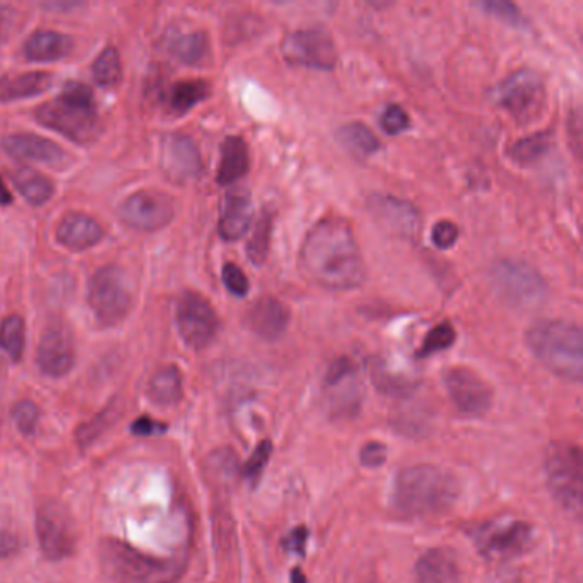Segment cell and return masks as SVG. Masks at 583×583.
Here are the masks:
<instances>
[{"label":"cell","mask_w":583,"mask_h":583,"mask_svg":"<svg viewBox=\"0 0 583 583\" xmlns=\"http://www.w3.org/2000/svg\"><path fill=\"white\" fill-rule=\"evenodd\" d=\"M252 218V201L247 192H233L228 195L221 219H219V235L222 240H240L249 231Z\"/></svg>","instance_id":"cell-23"},{"label":"cell","mask_w":583,"mask_h":583,"mask_svg":"<svg viewBox=\"0 0 583 583\" xmlns=\"http://www.w3.org/2000/svg\"><path fill=\"white\" fill-rule=\"evenodd\" d=\"M36 121L78 145H91L102 134L93 91L81 82H69L59 98L39 106Z\"/></svg>","instance_id":"cell-4"},{"label":"cell","mask_w":583,"mask_h":583,"mask_svg":"<svg viewBox=\"0 0 583 583\" xmlns=\"http://www.w3.org/2000/svg\"><path fill=\"white\" fill-rule=\"evenodd\" d=\"M432 240L439 250L450 249L459 240V228L451 221L436 222L435 228H433Z\"/></svg>","instance_id":"cell-44"},{"label":"cell","mask_w":583,"mask_h":583,"mask_svg":"<svg viewBox=\"0 0 583 583\" xmlns=\"http://www.w3.org/2000/svg\"><path fill=\"white\" fill-rule=\"evenodd\" d=\"M409 127V117L405 110L399 105H390L381 115V129L389 136L404 133Z\"/></svg>","instance_id":"cell-43"},{"label":"cell","mask_w":583,"mask_h":583,"mask_svg":"<svg viewBox=\"0 0 583 583\" xmlns=\"http://www.w3.org/2000/svg\"><path fill=\"white\" fill-rule=\"evenodd\" d=\"M222 283H225L228 292H230L231 295L238 296V298L245 296L250 289L249 279H247L243 271H241L237 264H231V262H228V264H225V267H222Z\"/></svg>","instance_id":"cell-42"},{"label":"cell","mask_w":583,"mask_h":583,"mask_svg":"<svg viewBox=\"0 0 583 583\" xmlns=\"http://www.w3.org/2000/svg\"><path fill=\"white\" fill-rule=\"evenodd\" d=\"M117 416L118 414L117 411H115V405H110V408L105 409L100 416L94 418L90 423L79 426L78 433H76V438H78L79 445H81V447H90L93 442H96V438H100V436L112 426L113 421L117 420Z\"/></svg>","instance_id":"cell-38"},{"label":"cell","mask_w":583,"mask_h":583,"mask_svg":"<svg viewBox=\"0 0 583 583\" xmlns=\"http://www.w3.org/2000/svg\"><path fill=\"white\" fill-rule=\"evenodd\" d=\"M12 421L16 424L18 432L24 436L35 435L39 421V409L35 402L21 401L12 409Z\"/></svg>","instance_id":"cell-39"},{"label":"cell","mask_w":583,"mask_h":583,"mask_svg":"<svg viewBox=\"0 0 583 583\" xmlns=\"http://www.w3.org/2000/svg\"><path fill=\"white\" fill-rule=\"evenodd\" d=\"M52 84L54 76L48 72H27L11 78H0V102L9 103L38 96L50 90Z\"/></svg>","instance_id":"cell-26"},{"label":"cell","mask_w":583,"mask_h":583,"mask_svg":"<svg viewBox=\"0 0 583 583\" xmlns=\"http://www.w3.org/2000/svg\"><path fill=\"white\" fill-rule=\"evenodd\" d=\"M38 368L50 378H62L75 368V338L69 327L60 320L48 323L39 339Z\"/></svg>","instance_id":"cell-16"},{"label":"cell","mask_w":583,"mask_h":583,"mask_svg":"<svg viewBox=\"0 0 583 583\" xmlns=\"http://www.w3.org/2000/svg\"><path fill=\"white\" fill-rule=\"evenodd\" d=\"M273 454V445L271 442H262L255 451L250 455V459L247 460L245 467H243V476L250 481H258L259 476L264 472L265 466H267L268 459Z\"/></svg>","instance_id":"cell-41"},{"label":"cell","mask_w":583,"mask_h":583,"mask_svg":"<svg viewBox=\"0 0 583 583\" xmlns=\"http://www.w3.org/2000/svg\"><path fill=\"white\" fill-rule=\"evenodd\" d=\"M450 401L464 416H482L490 411L493 392L472 369L455 366L444 377Z\"/></svg>","instance_id":"cell-15"},{"label":"cell","mask_w":583,"mask_h":583,"mask_svg":"<svg viewBox=\"0 0 583 583\" xmlns=\"http://www.w3.org/2000/svg\"><path fill=\"white\" fill-rule=\"evenodd\" d=\"M130 432L137 436L161 435V433L167 432V424L155 421L149 416H142L130 424Z\"/></svg>","instance_id":"cell-48"},{"label":"cell","mask_w":583,"mask_h":583,"mask_svg":"<svg viewBox=\"0 0 583 583\" xmlns=\"http://www.w3.org/2000/svg\"><path fill=\"white\" fill-rule=\"evenodd\" d=\"M173 57L187 66L204 62L209 52V39L204 32L175 33L168 39Z\"/></svg>","instance_id":"cell-30"},{"label":"cell","mask_w":583,"mask_h":583,"mask_svg":"<svg viewBox=\"0 0 583 583\" xmlns=\"http://www.w3.org/2000/svg\"><path fill=\"white\" fill-rule=\"evenodd\" d=\"M163 170L173 182H188L203 173V158L194 139L183 134L167 137L163 148Z\"/></svg>","instance_id":"cell-18"},{"label":"cell","mask_w":583,"mask_h":583,"mask_svg":"<svg viewBox=\"0 0 583 583\" xmlns=\"http://www.w3.org/2000/svg\"><path fill=\"white\" fill-rule=\"evenodd\" d=\"M180 335L192 350H204L219 329L215 308L198 293H183L176 305Z\"/></svg>","instance_id":"cell-13"},{"label":"cell","mask_w":583,"mask_h":583,"mask_svg":"<svg viewBox=\"0 0 583 583\" xmlns=\"http://www.w3.org/2000/svg\"><path fill=\"white\" fill-rule=\"evenodd\" d=\"M459 493V481L451 472L432 464H420L397 476L392 505L404 517H432L450 510Z\"/></svg>","instance_id":"cell-2"},{"label":"cell","mask_w":583,"mask_h":583,"mask_svg":"<svg viewBox=\"0 0 583 583\" xmlns=\"http://www.w3.org/2000/svg\"><path fill=\"white\" fill-rule=\"evenodd\" d=\"M88 301L100 325L113 327L121 323L133 307V292L124 271L117 265L98 268L90 281Z\"/></svg>","instance_id":"cell-8"},{"label":"cell","mask_w":583,"mask_h":583,"mask_svg":"<svg viewBox=\"0 0 583 583\" xmlns=\"http://www.w3.org/2000/svg\"><path fill=\"white\" fill-rule=\"evenodd\" d=\"M527 346L558 377H583V338L580 327L563 320H540L527 331Z\"/></svg>","instance_id":"cell-5"},{"label":"cell","mask_w":583,"mask_h":583,"mask_svg":"<svg viewBox=\"0 0 583 583\" xmlns=\"http://www.w3.org/2000/svg\"><path fill=\"white\" fill-rule=\"evenodd\" d=\"M368 371L369 380L374 384L375 389L384 393V396L408 397L418 387V381L411 380V378L404 377V375L396 374L380 358L369 359Z\"/></svg>","instance_id":"cell-27"},{"label":"cell","mask_w":583,"mask_h":583,"mask_svg":"<svg viewBox=\"0 0 583 583\" xmlns=\"http://www.w3.org/2000/svg\"><path fill=\"white\" fill-rule=\"evenodd\" d=\"M21 540L16 534L0 527V558H11L20 551Z\"/></svg>","instance_id":"cell-49"},{"label":"cell","mask_w":583,"mask_h":583,"mask_svg":"<svg viewBox=\"0 0 583 583\" xmlns=\"http://www.w3.org/2000/svg\"><path fill=\"white\" fill-rule=\"evenodd\" d=\"M103 228L100 222L94 221L91 216L82 215V213H70L64 216L57 228V240L60 245L72 252H82V250L91 249L96 245L98 241H102Z\"/></svg>","instance_id":"cell-22"},{"label":"cell","mask_w":583,"mask_h":583,"mask_svg":"<svg viewBox=\"0 0 583 583\" xmlns=\"http://www.w3.org/2000/svg\"><path fill=\"white\" fill-rule=\"evenodd\" d=\"M307 539H308V529L307 527H296L295 530L288 534L281 540V546H283L284 551L292 552V555H300L305 557L307 552Z\"/></svg>","instance_id":"cell-46"},{"label":"cell","mask_w":583,"mask_h":583,"mask_svg":"<svg viewBox=\"0 0 583 583\" xmlns=\"http://www.w3.org/2000/svg\"><path fill=\"white\" fill-rule=\"evenodd\" d=\"M369 210L378 225L390 235L401 238H412L420 230V213L404 198L393 195L375 194L368 201Z\"/></svg>","instance_id":"cell-17"},{"label":"cell","mask_w":583,"mask_h":583,"mask_svg":"<svg viewBox=\"0 0 583 583\" xmlns=\"http://www.w3.org/2000/svg\"><path fill=\"white\" fill-rule=\"evenodd\" d=\"M105 583H176L185 572L180 558H156L121 539H105L98 551Z\"/></svg>","instance_id":"cell-3"},{"label":"cell","mask_w":583,"mask_h":583,"mask_svg":"<svg viewBox=\"0 0 583 583\" xmlns=\"http://www.w3.org/2000/svg\"><path fill=\"white\" fill-rule=\"evenodd\" d=\"M416 583H460L459 558L448 548H435L424 552L414 567Z\"/></svg>","instance_id":"cell-21"},{"label":"cell","mask_w":583,"mask_h":583,"mask_svg":"<svg viewBox=\"0 0 583 583\" xmlns=\"http://www.w3.org/2000/svg\"><path fill=\"white\" fill-rule=\"evenodd\" d=\"M455 338L457 334H455L454 325L450 322L438 323L424 338L423 346L418 351V358H428L433 354L448 350L455 343Z\"/></svg>","instance_id":"cell-37"},{"label":"cell","mask_w":583,"mask_h":583,"mask_svg":"<svg viewBox=\"0 0 583 583\" xmlns=\"http://www.w3.org/2000/svg\"><path fill=\"white\" fill-rule=\"evenodd\" d=\"M12 11L8 5L0 4V42H4L8 36L9 30H11Z\"/></svg>","instance_id":"cell-50"},{"label":"cell","mask_w":583,"mask_h":583,"mask_svg":"<svg viewBox=\"0 0 583 583\" xmlns=\"http://www.w3.org/2000/svg\"><path fill=\"white\" fill-rule=\"evenodd\" d=\"M36 537L48 561L72 557L78 546V533L69 510L60 502L48 500L36 510Z\"/></svg>","instance_id":"cell-11"},{"label":"cell","mask_w":583,"mask_h":583,"mask_svg":"<svg viewBox=\"0 0 583 583\" xmlns=\"http://www.w3.org/2000/svg\"><path fill=\"white\" fill-rule=\"evenodd\" d=\"M546 479L555 502L572 517L583 512V457L579 445L558 442L546 454Z\"/></svg>","instance_id":"cell-6"},{"label":"cell","mask_w":583,"mask_h":583,"mask_svg":"<svg viewBox=\"0 0 583 583\" xmlns=\"http://www.w3.org/2000/svg\"><path fill=\"white\" fill-rule=\"evenodd\" d=\"M281 54L292 66L308 69L332 70L338 64L334 39L323 27H307L284 36Z\"/></svg>","instance_id":"cell-12"},{"label":"cell","mask_w":583,"mask_h":583,"mask_svg":"<svg viewBox=\"0 0 583 583\" xmlns=\"http://www.w3.org/2000/svg\"><path fill=\"white\" fill-rule=\"evenodd\" d=\"M472 539L487 560L508 561L522 557L533 548L534 529L527 522L498 518L479 525Z\"/></svg>","instance_id":"cell-10"},{"label":"cell","mask_w":583,"mask_h":583,"mask_svg":"<svg viewBox=\"0 0 583 583\" xmlns=\"http://www.w3.org/2000/svg\"><path fill=\"white\" fill-rule=\"evenodd\" d=\"M552 146L551 133H536L524 139L517 140L512 149L510 156L512 160L521 164L536 163L542 156L548 155Z\"/></svg>","instance_id":"cell-34"},{"label":"cell","mask_w":583,"mask_h":583,"mask_svg":"<svg viewBox=\"0 0 583 583\" xmlns=\"http://www.w3.org/2000/svg\"><path fill=\"white\" fill-rule=\"evenodd\" d=\"M338 139L347 151L353 155L366 156L375 155L380 149L377 136L366 127V125L354 122V124H346L338 130Z\"/></svg>","instance_id":"cell-32"},{"label":"cell","mask_w":583,"mask_h":583,"mask_svg":"<svg viewBox=\"0 0 583 583\" xmlns=\"http://www.w3.org/2000/svg\"><path fill=\"white\" fill-rule=\"evenodd\" d=\"M247 323L264 341H277L288 327L289 310L276 298H261L247 313Z\"/></svg>","instance_id":"cell-20"},{"label":"cell","mask_w":583,"mask_h":583,"mask_svg":"<svg viewBox=\"0 0 583 583\" xmlns=\"http://www.w3.org/2000/svg\"><path fill=\"white\" fill-rule=\"evenodd\" d=\"M26 344V329L20 316H11L0 323V347L9 354L12 362H20Z\"/></svg>","instance_id":"cell-35"},{"label":"cell","mask_w":583,"mask_h":583,"mask_svg":"<svg viewBox=\"0 0 583 583\" xmlns=\"http://www.w3.org/2000/svg\"><path fill=\"white\" fill-rule=\"evenodd\" d=\"M478 5L482 11L491 14V16L505 21V23L512 24V26L521 27L525 24L521 9L512 4V2H506V0H484V2H479Z\"/></svg>","instance_id":"cell-40"},{"label":"cell","mask_w":583,"mask_h":583,"mask_svg":"<svg viewBox=\"0 0 583 583\" xmlns=\"http://www.w3.org/2000/svg\"><path fill=\"white\" fill-rule=\"evenodd\" d=\"M12 203V195L9 194L8 188H5L4 182H2V179H0V204L2 206H8V204Z\"/></svg>","instance_id":"cell-51"},{"label":"cell","mask_w":583,"mask_h":583,"mask_svg":"<svg viewBox=\"0 0 583 583\" xmlns=\"http://www.w3.org/2000/svg\"><path fill=\"white\" fill-rule=\"evenodd\" d=\"M493 96L498 105L522 125L537 121L545 112V81L530 69L518 70L508 76L505 81L500 82Z\"/></svg>","instance_id":"cell-9"},{"label":"cell","mask_w":583,"mask_h":583,"mask_svg":"<svg viewBox=\"0 0 583 583\" xmlns=\"http://www.w3.org/2000/svg\"><path fill=\"white\" fill-rule=\"evenodd\" d=\"M2 148L14 160L36 161V163L48 164V167H64L67 163L66 151L54 140L35 134H12L4 137Z\"/></svg>","instance_id":"cell-19"},{"label":"cell","mask_w":583,"mask_h":583,"mask_svg":"<svg viewBox=\"0 0 583 583\" xmlns=\"http://www.w3.org/2000/svg\"><path fill=\"white\" fill-rule=\"evenodd\" d=\"M122 221L137 231H158L172 222L175 206L172 198L160 192H136L118 209Z\"/></svg>","instance_id":"cell-14"},{"label":"cell","mask_w":583,"mask_h":583,"mask_svg":"<svg viewBox=\"0 0 583 583\" xmlns=\"http://www.w3.org/2000/svg\"><path fill=\"white\" fill-rule=\"evenodd\" d=\"M359 459H362L363 466L369 467V469L384 466L387 460V447L384 444H378V442H369L362 448Z\"/></svg>","instance_id":"cell-45"},{"label":"cell","mask_w":583,"mask_h":583,"mask_svg":"<svg viewBox=\"0 0 583 583\" xmlns=\"http://www.w3.org/2000/svg\"><path fill=\"white\" fill-rule=\"evenodd\" d=\"M273 215L267 209L259 216L252 237L247 243V255L253 265H262L267 259L271 238H273Z\"/></svg>","instance_id":"cell-33"},{"label":"cell","mask_w":583,"mask_h":583,"mask_svg":"<svg viewBox=\"0 0 583 583\" xmlns=\"http://www.w3.org/2000/svg\"><path fill=\"white\" fill-rule=\"evenodd\" d=\"M75 48L72 38L62 33L44 32L33 33L24 44V55L32 62H55L69 57L70 52Z\"/></svg>","instance_id":"cell-24"},{"label":"cell","mask_w":583,"mask_h":583,"mask_svg":"<svg viewBox=\"0 0 583 583\" xmlns=\"http://www.w3.org/2000/svg\"><path fill=\"white\" fill-rule=\"evenodd\" d=\"M292 583H307V576L304 575L300 568H295V570H293Z\"/></svg>","instance_id":"cell-52"},{"label":"cell","mask_w":583,"mask_h":583,"mask_svg":"<svg viewBox=\"0 0 583 583\" xmlns=\"http://www.w3.org/2000/svg\"><path fill=\"white\" fill-rule=\"evenodd\" d=\"M148 397L156 405L170 408L182 399V374L176 366H164L152 375Z\"/></svg>","instance_id":"cell-29"},{"label":"cell","mask_w":583,"mask_h":583,"mask_svg":"<svg viewBox=\"0 0 583 583\" xmlns=\"http://www.w3.org/2000/svg\"><path fill=\"white\" fill-rule=\"evenodd\" d=\"M93 78L100 87H117L122 81V62L117 48L108 47L93 64Z\"/></svg>","instance_id":"cell-36"},{"label":"cell","mask_w":583,"mask_h":583,"mask_svg":"<svg viewBox=\"0 0 583 583\" xmlns=\"http://www.w3.org/2000/svg\"><path fill=\"white\" fill-rule=\"evenodd\" d=\"M301 271L320 288L347 292L365 283L366 271L353 228L343 218H327L317 222L300 253Z\"/></svg>","instance_id":"cell-1"},{"label":"cell","mask_w":583,"mask_h":583,"mask_svg":"<svg viewBox=\"0 0 583 583\" xmlns=\"http://www.w3.org/2000/svg\"><path fill=\"white\" fill-rule=\"evenodd\" d=\"M250 156L245 140L238 136L226 137L218 168L219 185H231L249 172Z\"/></svg>","instance_id":"cell-25"},{"label":"cell","mask_w":583,"mask_h":583,"mask_svg":"<svg viewBox=\"0 0 583 583\" xmlns=\"http://www.w3.org/2000/svg\"><path fill=\"white\" fill-rule=\"evenodd\" d=\"M491 281L503 300L521 310H534L548 298V284L533 265L522 261L496 262Z\"/></svg>","instance_id":"cell-7"},{"label":"cell","mask_w":583,"mask_h":583,"mask_svg":"<svg viewBox=\"0 0 583 583\" xmlns=\"http://www.w3.org/2000/svg\"><path fill=\"white\" fill-rule=\"evenodd\" d=\"M353 375V365H351L350 359L339 358L332 363L331 368L327 371L325 386L335 387L339 384H343L347 378Z\"/></svg>","instance_id":"cell-47"},{"label":"cell","mask_w":583,"mask_h":583,"mask_svg":"<svg viewBox=\"0 0 583 583\" xmlns=\"http://www.w3.org/2000/svg\"><path fill=\"white\" fill-rule=\"evenodd\" d=\"M210 94L209 82L203 79H194V81H180L170 90L168 94V106L172 112L187 113L188 110L194 108L198 103L204 102Z\"/></svg>","instance_id":"cell-31"},{"label":"cell","mask_w":583,"mask_h":583,"mask_svg":"<svg viewBox=\"0 0 583 583\" xmlns=\"http://www.w3.org/2000/svg\"><path fill=\"white\" fill-rule=\"evenodd\" d=\"M12 182L16 185L18 192L23 195L24 201L32 206H44L54 197V183L33 168L21 167L12 173Z\"/></svg>","instance_id":"cell-28"}]
</instances>
